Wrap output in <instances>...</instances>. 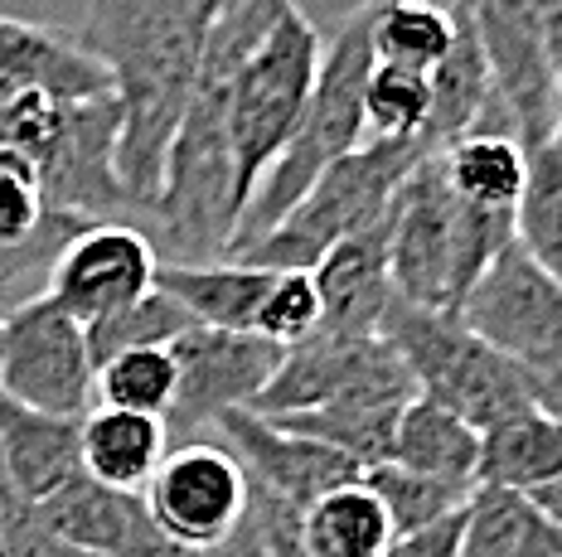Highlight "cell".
I'll use <instances>...</instances> for the list:
<instances>
[{"label": "cell", "mask_w": 562, "mask_h": 557, "mask_svg": "<svg viewBox=\"0 0 562 557\" xmlns=\"http://www.w3.org/2000/svg\"><path fill=\"white\" fill-rule=\"evenodd\" d=\"M228 0H88L74 39L108 68L122 102L116 180L136 214H150L166 184L170 141L190 107L199 59Z\"/></svg>", "instance_id": "obj_1"}, {"label": "cell", "mask_w": 562, "mask_h": 557, "mask_svg": "<svg viewBox=\"0 0 562 557\" xmlns=\"http://www.w3.org/2000/svg\"><path fill=\"white\" fill-rule=\"evenodd\" d=\"M286 5L291 0H228L214 34H209V49L194 73L190 107H184L180 132L170 141L166 184H160V200L150 208L160 248L170 252L160 262H209V258L224 262L228 258V242L238 234V218H243L238 166H233V141H228L233 78H238L243 59L277 25Z\"/></svg>", "instance_id": "obj_2"}, {"label": "cell", "mask_w": 562, "mask_h": 557, "mask_svg": "<svg viewBox=\"0 0 562 557\" xmlns=\"http://www.w3.org/2000/svg\"><path fill=\"white\" fill-rule=\"evenodd\" d=\"M373 5L379 0H359L339 30L330 34L321 54V73H315V88L306 98V112H301L296 132H291L286 150L272 160L262 180H257L248 208L238 218V234L228 242V258L243 252L248 242H257L262 234H272L291 204L321 180V170H330L339 156L364 146V83L373 68V44H369V25H373Z\"/></svg>", "instance_id": "obj_3"}, {"label": "cell", "mask_w": 562, "mask_h": 557, "mask_svg": "<svg viewBox=\"0 0 562 557\" xmlns=\"http://www.w3.org/2000/svg\"><path fill=\"white\" fill-rule=\"evenodd\" d=\"M389 276L393 292L427 310H456L490 262L514 242V218L465 208L441 180L437 150L407 170L389 204Z\"/></svg>", "instance_id": "obj_4"}, {"label": "cell", "mask_w": 562, "mask_h": 557, "mask_svg": "<svg viewBox=\"0 0 562 557\" xmlns=\"http://www.w3.org/2000/svg\"><path fill=\"white\" fill-rule=\"evenodd\" d=\"M379 334L403 359L422 398L465 417L475 432L533 408V374L480 340L456 310H427L393 296Z\"/></svg>", "instance_id": "obj_5"}, {"label": "cell", "mask_w": 562, "mask_h": 557, "mask_svg": "<svg viewBox=\"0 0 562 557\" xmlns=\"http://www.w3.org/2000/svg\"><path fill=\"white\" fill-rule=\"evenodd\" d=\"M427 156V141H364L339 156L330 170H321V180L281 214L272 234L233 252L228 262H248L262 272H311L335 242L379 224L407 170Z\"/></svg>", "instance_id": "obj_6"}, {"label": "cell", "mask_w": 562, "mask_h": 557, "mask_svg": "<svg viewBox=\"0 0 562 557\" xmlns=\"http://www.w3.org/2000/svg\"><path fill=\"white\" fill-rule=\"evenodd\" d=\"M321 54H325L321 30L291 0L277 25L243 59L238 78H233L228 141H233V166H238L243 208H248L257 180L272 170V160L286 150L291 132H296L306 98L315 88V73H321Z\"/></svg>", "instance_id": "obj_7"}, {"label": "cell", "mask_w": 562, "mask_h": 557, "mask_svg": "<svg viewBox=\"0 0 562 557\" xmlns=\"http://www.w3.org/2000/svg\"><path fill=\"white\" fill-rule=\"evenodd\" d=\"M417 398L403 359L383 334H325L281 350L277 374L257 393L252 412L291 417V412H321L339 402H407Z\"/></svg>", "instance_id": "obj_8"}, {"label": "cell", "mask_w": 562, "mask_h": 557, "mask_svg": "<svg viewBox=\"0 0 562 557\" xmlns=\"http://www.w3.org/2000/svg\"><path fill=\"white\" fill-rule=\"evenodd\" d=\"M0 393L49 417H83L98 402L88 330L49 296H30L0 316Z\"/></svg>", "instance_id": "obj_9"}, {"label": "cell", "mask_w": 562, "mask_h": 557, "mask_svg": "<svg viewBox=\"0 0 562 557\" xmlns=\"http://www.w3.org/2000/svg\"><path fill=\"white\" fill-rule=\"evenodd\" d=\"M456 316L529 374H558L562 368V282L543 272L519 242H509L480 272V282L465 292Z\"/></svg>", "instance_id": "obj_10"}, {"label": "cell", "mask_w": 562, "mask_h": 557, "mask_svg": "<svg viewBox=\"0 0 562 557\" xmlns=\"http://www.w3.org/2000/svg\"><path fill=\"white\" fill-rule=\"evenodd\" d=\"M461 5L471 10L475 34L485 44L490 78H495L509 132L524 141V150L543 146L558 132L562 92L533 0H461Z\"/></svg>", "instance_id": "obj_11"}, {"label": "cell", "mask_w": 562, "mask_h": 557, "mask_svg": "<svg viewBox=\"0 0 562 557\" xmlns=\"http://www.w3.org/2000/svg\"><path fill=\"white\" fill-rule=\"evenodd\" d=\"M252 485L248 470L224 441H184L160 461L156 480L146 485V509L160 533L190 548H218L248 519Z\"/></svg>", "instance_id": "obj_12"}, {"label": "cell", "mask_w": 562, "mask_h": 557, "mask_svg": "<svg viewBox=\"0 0 562 557\" xmlns=\"http://www.w3.org/2000/svg\"><path fill=\"white\" fill-rule=\"evenodd\" d=\"M156 242L136 224H88L64 242L49 266L44 296L78 325L108 320L146 292H156Z\"/></svg>", "instance_id": "obj_13"}, {"label": "cell", "mask_w": 562, "mask_h": 557, "mask_svg": "<svg viewBox=\"0 0 562 557\" xmlns=\"http://www.w3.org/2000/svg\"><path fill=\"white\" fill-rule=\"evenodd\" d=\"M170 354L180 368V393L166 417L175 432L214 427L233 408H252L281 364V344L252 330H209V325H190L170 344Z\"/></svg>", "instance_id": "obj_14"}, {"label": "cell", "mask_w": 562, "mask_h": 557, "mask_svg": "<svg viewBox=\"0 0 562 557\" xmlns=\"http://www.w3.org/2000/svg\"><path fill=\"white\" fill-rule=\"evenodd\" d=\"M214 427H218V436H224V446L238 456V466L248 470V485L286 499V504H296V509H306L311 499L330 495L339 485L364 475L349 456H339V451L321 446V441H311V436L286 432V427L267 422V417L252 408H233L218 417Z\"/></svg>", "instance_id": "obj_15"}, {"label": "cell", "mask_w": 562, "mask_h": 557, "mask_svg": "<svg viewBox=\"0 0 562 557\" xmlns=\"http://www.w3.org/2000/svg\"><path fill=\"white\" fill-rule=\"evenodd\" d=\"M30 92L88 102L112 92V78L74 34L40 20L0 15V102L30 98Z\"/></svg>", "instance_id": "obj_16"}, {"label": "cell", "mask_w": 562, "mask_h": 557, "mask_svg": "<svg viewBox=\"0 0 562 557\" xmlns=\"http://www.w3.org/2000/svg\"><path fill=\"white\" fill-rule=\"evenodd\" d=\"M311 282L315 296H321L325 334H379V325L397 296L389 276V218L335 242L311 266Z\"/></svg>", "instance_id": "obj_17"}, {"label": "cell", "mask_w": 562, "mask_h": 557, "mask_svg": "<svg viewBox=\"0 0 562 557\" xmlns=\"http://www.w3.org/2000/svg\"><path fill=\"white\" fill-rule=\"evenodd\" d=\"M44 528H54L64 543L92 557H136L156 533V519L146 509V495H126L98 485L88 470H78L68 485H58L49 499L30 504Z\"/></svg>", "instance_id": "obj_18"}, {"label": "cell", "mask_w": 562, "mask_h": 557, "mask_svg": "<svg viewBox=\"0 0 562 557\" xmlns=\"http://www.w3.org/2000/svg\"><path fill=\"white\" fill-rule=\"evenodd\" d=\"M78 422L83 417L30 412L0 393V495L40 504L78 470Z\"/></svg>", "instance_id": "obj_19"}, {"label": "cell", "mask_w": 562, "mask_h": 557, "mask_svg": "<svg viewBox=\"0 0 562 557\" xmlns=\"http://www.w3.org/2000/svg\"><path fill=\"white\" fill-rule=\"evenodd\" d=\"M170 456V427L166 417L122 412V408H92L78 422V466L98 485L126 495H146L156 480L160 461Z\"/></svg>", "instance_id": "obj_20"}, {"label": "cell", "mask_w": 562, "mask_h": 557, "mask_svg": "<svg viewBox=\"0 0 562 557\" xmlns=\"http://www.w3.org/2000/svg\"><path fill=\"white\" fill-rule=\"evenodd\" d=\"M272 272L248 262H156V292H166L194 325L252 330Z\"/></svg>", "instance_id": "obj_21"}, {"label": "cell", "mask_w": 562, "mask_h": 557, "mask_svg": "<svg viewBox=\"0 0 562 557\" xmlns=\"http://www.w3.org/2000/svg\"><path fill=\"white\" fill-rule=\"evenodd\" d=\"M441 180L451 194L475 214L514 218L524 200V180H529V150L509 132H475L437 150Z\"/></svg>", "instance_id": "obj_22"}, {"label": "cell", "mask_w": 562, "mask_h": 557, "mask_svg": "<svg viewBox=\"0 0 562 557\" xmlns=\"http://www.w3.org/2000/svg\"><path fill=\"white\" fill-rule=\"evenodd\" d=\"M389 466L417 470L427 480H447L461 490H475V466H480V432L465 417L431 398H407L403 417H397L393 436V461Z\"/></svg>", "instance_id": "obj_23"}, {"label": "cell", "mask_w": 562, "mask_h": 557, "mask_svg": "<svg viewBox=\"0 0 562 557\" xmlns=\"http://www.w3.org/2000/svg\"><path fill=\"white\" fill-rule=\"evenodd\" d=\"M558 475H562V422H553L543 408H524L480 432L475 485L533 495L543 485H553Z\"/></svg>", "instance_id": "obj_24"}, {"label": "cell", "mask_w": 562, "mask_h": 557, "mask_svg": "<svg viewBox=\"0 0 562 557\" xmlns=\"http://www.w3.org/2000/svg\"><path fill=\"white\" fill-rule=\"evenodd\" d=\"M456 557H562V533L529 495L475 485Z\"/></svg>", "instance_id": "obj_25"}, {"label": "cell", "mask_w": 562, "mask_h": 557, "mask_svg": "<svg viewBox=\"0 0 562 557\" xmlns=\"http://www.w3.org/2000/svg\"><path fill=\"white\" fill-rule=\"evenodd\" d=\"M393 548V524L364 475L301 509V553L306 557H383Z\"/></svg>", "instance_id": "obj_26"}, {"label": "cell", "mask_w": 562, "mask_h": 557, "mask_svg": "<svg viewBox=\"0 0 562 557\" xmlns=\"http://www.w3.org/2000/svg\"><path fill=\"white\" fill-rule=\"evenodd\" d=\"M407 402H339V408L321 412H291V417H267V422L286 427L296 436H311L321 446L349 456L359 470L389 466L393 461V436H397V417Z\"/></svg>", "instance_id": "obj_27"}, {"label": "cell", "mask_w": 562, "mask_h": 557, "mask_svg": "<svg viewBox=\"0 0 562 557\" xmlns=\"http://www.w3.org/2000/svg\"><path fill=\"white\" fill-rule=\"evenodd\" d=\"M451 39H456L451 5H431V0H379L373 5L369 44L379 64L431 73V68L447 59Z\"/></svg>", "instance_id": "obj_28"}, {"label": "cell", "mask_w": 562, "mask_h": 557, "mask_svg": "<svg viewBox=\"0 0 562 557\" xmlns=\"http://www.w3.org/2000/svg\"><path fill=\"white\" fill-rule=\"evenodd\" d=\"M514 242L562 282V150L553 141L529 150V180L514 214Z\"/></svg>", "instance_id": "obj_29"}, {"label": "cell", "mask_w": 562, "mask_h": 557, "mask_svg": "<svg viewBox=\"0 0 562 557\" xmlns=\"http://www.w3.org/2000/svg\"><path fill=\"white\" fill-rule=\"evenodd\" d=\"M427 122H431V73L373 59L364 83L369 141H422Z\"/></svg>", "instance_id": "obj_30"}, {"label": "cell", "mask_w": 562, "mask_h": 557, "mask_svg": "<svg viewBox=\"0 0 562 557\" xmlns=\"http://www.w3.org/2000/svg\"><path fill=\"white\" fill-rule=\"evenodd\" d=\"M364 485L379 495V504L389 509L393 538H413V533L461 514L475 495V490H461V485H447V480H427V475L403 470V466H373V470H364Z\"/></svg>", "instance_id": "obj_31"}, {"label": "cell", "mask_w": 562, "mask_h": 557, "mask_svg": "<svg viewBox=\"0 0 562 557\" xmlns=\"http://www.w3.org/2000/svg\"><path fill=\"white\" fill-rule=\"evenodd\" d=\"M190 316H184L180 306L166 296V292H146L132 306H122L116 316L108 320H92L83 325L88 330V354L92 364H108V359L126 354V350H170L175 340H180L184 330H190Z\"/></svg>", "instance_id": "obj_32"}, {"label": "cell", "mask_w": 562, "mask_h": 557, "mask_svg": "<svg viewBox=\"0 0 562 557\" xmlns=\"http://www.w3.org/2000/svg\"><path fill=\"white\" fill-rule=\"evenodd\" d=\"M180 393V368L170 350H126L98 368V402L122 412L170 417Z\"/></svg>", "instance_id": "obj_33"}, {"label": "cell", "mask_w": 562, "mask_h": 557, "mask_svg": "<svg viewBox=\"0 0 562 557\" xmlns=\"http://www.w3.org/2000/svg\"><path fill=\"white\" fill-rule=\"evenodd\" d=\"M315 330H321V296H315L311 272H272V286L262 296L252 334L291 350V344L311 340Z\"/></svg>", "instance_id": "obj_34"}, {"label": "cell", "mask_w": 562, "mask_h": 557, "mask_svg": "<svg viewBox=\"0 0 562 557\" xmlns=\"http://www.w3.org/2000/svg\"><path fill=\"white\" fill-rule=\"evenodd\" d=\"M461 514L441 519V524L422 528V533H413V538H393V548L383 557H456V548H461Z\"/></svg>", "instance_id": "obj_35"}, {"label": "cell", "mask_w": 562, "mask_h": 557, "mask_svg": "<svg viewBox=\"0 0 562 557\" xmlns=\"http://www.w3.org/2000/svg\"><path fill=\"white\" fill-rule=\"evenodd\" d=\"M209 557H272L262 548V533H257V524H252V514L243 519L238 528L228 533L224 543H218V548H209Z\"/></svg>", "instance_id": "obj_36"}, {"label": "cell", "mask_w": 562, "mask_h": 557, "mask_svg": "<svg viewBox=\"0 0 562 557\" xmlns=\"http://www.w3.org/2000/svg\"><path fill=\"white\" fill-rule=\"evenodd\" d=\"M538 25H543V44L548 59H553V73H562V0H533Z\"/></svg>", "instance_id": "obj_37"}, {"label": "cell", "mask_w": 562, "mask_h": 557, "mask_svg": "<svg viewBox=\"0 0 562 557\" xmlns=\"http://www.w3.org/2000/svg\"><path fill=\"white\" fill-rule=\"evenodd\" d=\"M533 408H543L553 422H562V368L558 374H533Z\"/></svg>", "instance_id": "obj_38"}, {"label": "cell", "mask_w": 562, "mask_h": 557, "mask_svg": "<svg viewBox=\"0 0 562 557\" xmlns=\"http://www.w3.org/2000/svg\"><path fill=\"white\" fill-rule=\"evenodd\" d=\"M136 557H209L204 548H190V543H175L170 538V533H150V538H146V548H140Z\"/></svg>", "instance_id": "obj_39"}, {"label": "cell", "mask_w": 562, "mask_h": 557, "mask_svg": "<svg viewBox=\"0 0 562 557\" xmlns=\"http://www.w3.org/2000/svg\"><path fill=\"white\" fill-rule=\"evenodd\" d=\"M529 499H533V504H538V509H543V514H548V519H553V528L562 533V475H558V480H553V485H543V490H533Z\"/></svg>", "instance_id": "obj_40"}, {"label": "cell", "mask_w": 562, "mask_h": 557, "mask_svg": "<svg viewBox=\"0 0 562 557\" xmlns=\"http://www.w3.org/2000/svg\"><path fill=\"white\" fill-rule=\"evenodd\" d=\"M0 557H5V524H0Z\"/></svg>", "instance_id": "obj_41"}, {"label": "cell", "mask_w": 562, "mask_h": 557, "mask_svg": "<svg viewBox=\"0 0 562 557\" xmlns=\"http://www.w3.org/2000/svg\"><path fill=\"white\" fill-rule=\"evenodd\" d=\"M0 316H5V310H0Z\"/></svg>", "instance_id": "obj_42"}]
</instances>
